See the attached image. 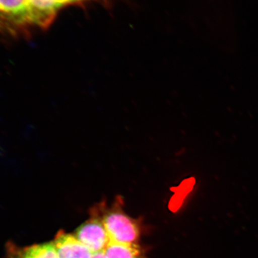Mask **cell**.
<instances>
[{"label":"cell","instance_id":"1","mask_svg":"<svg viewBox=\"0 0 258 258\" xmlns=\"http://www.w3.org/2000/svg\"><path fill=\"white\" fill-rule=\"evenodd\" d=\"M34 27L28 0H0V32L17 37Z\"/></svg>","mask_w":258,"mask_h":258},{"label":"cell","instance_id":"2","mask_svg":"<svg viewBox=\"0 0 258 258\" xmlns=\"http://www.w3.org/2000/svg\"><path fill=\"white\" fill-rule=\"evenodd\" d=\"M111 242L138 244L141 229L138 222L119 208L108 210L101 218Z\"/></svg>","mask_w":258,"mask_h":258},{"label":"cell","instance_id":"3","mask_svg":"<svg viewBox=\"0 0 258 258\" xmlns=\"http://www.w3.org/2000/svg\"><path fill=\"white\" fill-rule=\"evenodd\" d=\"M74 235L92 253L102 252L111 242L101 218H91L76 229Z\"/></svg>","mask_w":258,"mask_h":258},{"label":"cell","instance_id":"4","mask_svg":"<svg viewBox=\"0 0 258 258\" xmlns=\"http://www.w3.org/2000/svg\"><path fill=\"white\" fill-rule=\"evenodd\" d=\"M34 27L47 29L63 5L81 0H28Z\"/></svg>","mask_w":258,"mask_h":258},{"label":"cell","instance_id":"5","mask_svg":"<svg viewBox=\"0 0 258 258\" xmlns=\"http://www.w3.org/2000/svg\"><path fill=\"white\" fill-rule=\"evenodd\" d=\"M59 258H91L92 252L74 235L60 232L52 241Z\"/></svg>","mask_w":258,"mask_h":258},{"label":"cell","instance_id":"6","mask_svg":"<svg viewBox=\"0 0 258 258\" xmlns=\"http://www.w3.org/2000/svg\"><path fill=\"white\" fill-rule=\"evenodd\" d=\"M8 258H59L52 242L20 247L13 243L7 245Z\"/></svg>","mask_w":258,"mask_h":258},{"label":"cell","instance_id":"7","mask_svg":"<svg viewBox=\"0 0 258 258\" xmlns=\"http://www.w3.org/2000/svg\"><path fill=\"white\" fill-rule=\"evenodd\" d=\"M104 252L107 258H144L138 244L110 242Z\"/></svg>","mask_w":258,"mask_h":258},{"label":"cell","instance_id":"8","mask_svg":"<svg viewBox=\"0 0 258 258\" xmlns=\"http://www.w3.org/2000/svg\"><path fill=\"white\" fill-rule=\"evenodd\" d=\"M91 258H107V257L104 251H102V252L93 253Z\"/></svg>","mask_w":258,"mask_h":258}]
</instances>
